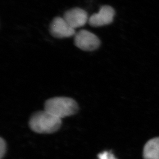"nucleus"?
I'll return each instance as SVG.
<instances>
[{
	"label": "nucleus",
	"mask_w": 159,
	"mask_h": 159,
	"mask_svg": "<svg viewBox=\"0 0 159 159\" xmlns=\"http://www.w3.org/2000/svg\"><path fill=\"white\" fill-rule=\"evenodd\" d=\"M29 125L30 129L37 134H53L61 127L62 120L44 110L32 115Z\"/></svg>",
	"instance_id": "obj_1"
},
{
	"label": "nucleus",
	"mask_w": 159,
	"mask_h": 159,
	"mask_svg": "<svg viewBox=\"0 0 159 159\" xmlns=\"http://www.w3.org/2000/svg\"><path fill=\"white\" fill-rule=\"evenodd\" d=\"M44 110L62 120L77 113L79 106L72 98L60 96L51 98L45 101Z\"/></svg>",
	"instance_id": "obj_2"
},
{
	"label": "nucleus",
	"mask_w": 159,
	"mask_h": 159,
	"mask_svg": "<svg viewBox=\"0 0 159 159\" xmlns=\"http://www.w3.org/2000/svg\"><path fill=\"white\" fill-rule=\"evenodd\" d=\"M101 43L98 36L85 30H80L74 36L75 46L84 51H94L100 47Z\"/></svg>",
	"instance_id": "obj_3"
},
{
	"label": "nucleus",
	"mask_w": 159,
	"mask_h": 159,
	"mask_svg": "<svg viewBox=\"0 0 159 159\" xmlns=\"http://www.w3.org/2000/svg\"><path fill=\"white\" fill-rule=\"evenodd\" d=\"M50 32L53 37L58 39L66 38L75 36L76 31L64 18L55 17L50 25Z\"/></svg>",
	"instance_id": "obj_4"
},
{
	"label": "nucleus",
	"mask_w": 159,
	"mask_h": 159,
	"mask_svg": "<svg viewBox=\"0 0 159 159\" xmlns=\"http://www.w3.org/2000/svg\"><path fill=\"white\" fill-rule=\"evenodd\" d=\"M115 11L111 6L104 5L101 7L98 13L94 14L89 18L88 23L92 27H101L112 22Z\"/></svg>",
	"instance_id": "obj_5"
},
{
	"label": "nucleus",
	"mask_w": 159,
	"mask_h": 159,
	"mask_svg": "<svg viewBox=\"0 0 159 159\" xmlns=\"http://www.w3.org/2000/svg\"><path fill=\"white\" fill-rule=\"evenodd\" d=\"M63 18L73 29L83 27L88 22V15L86 11L80 8H73L66 11Z\"/></svg>",
	"instance_id": "obj_6"
},
{
	"label": "nucleus",
	"mask_w": 159,
	"mask_h": 159,
	"mask_svg": "<svg viewBox=\"0 0 159 159\" xmlns=\"http://www.w3.org/2000/svg\"><path fill=\"white\" fill-rule=\"evenodd\" d=\"M144 159H159V137L150 139L143 149Z\"/></svg>",
	"instance_id": "obj_7"
},
{
	"label": "nucleus",
	"mask_w": 159,
	"mask_h": 159,
	"mask_svg": "<svg viewBox=\"0 0 159 159\" xmlns=\"http://www.w3.org/2000/svg\"><path fill=\"white\" fill-rule=\"evenodd\" d=\"M7 150V144L2 138L0 139V159H3L6 153Z\"/></svg>",
	"instance_id": "obj_8"
},
{
	"label": "nucleus",
	"mask_w": 159,
	"mask_h": 159,
	"mask_svg": "<svg viewBox=\"0 0 159 159\" xmlns=\"http://www.w3.org/2000/svg\"><path fill=\"white\" fill-rule=\"evenodd\" d=\"M98 159H117L113 154L112 152L109 151L99 153L98 155Z\"/></svg>",
	"instance_id": "obj_9"
}]
</instances>
